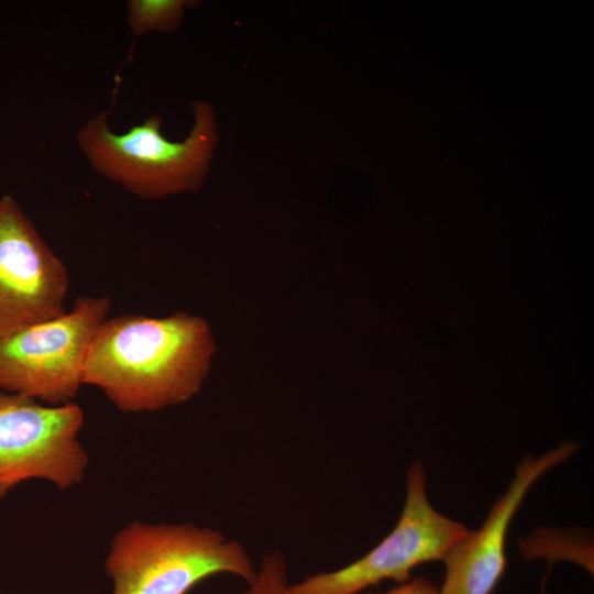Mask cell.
Returning <instances> with one entry per match:
<instances>
[{
    "mask_svg": "<svg viewBox=\"0 0 594 594\" xmlns=\"http://www.w3.org/2000/svg\"><path fill=\"white\" fill-rule=\"evenodd\" d=\"M189 1L184 0H129L127 22L135 36L148 32H172L183 19Z\"/></svg>",
    "mask_w": 594,
    "mask_h": 594,
    "instance_id": "9c48e42d",
    "label": "cell"
},
{
    "mask_svg": "<svg viewBox=\"0 0 594 594\" xmlns=\"http://www.w3.org/2000/svg\"><path fill=\"white\" fill-rule=\"evenodd\" d=\"M573 442L540 455H527L516 468L507 491L494 503L477 530H468L442 560L446 576L440 594H491L505 565V541L508 526L529 488L547 471L572 457Z\"/></svg>",
    "mask_w": 594,
    "mask_h": 594,
    "instance_id": "ba28073f",
    "label": "cell"
},
{
    "mask_svg": "<svg viewBox=\"0 0 594 594\" xmlns=\"http://www.w3.org/2000/svg\"><path fill=\"white\" fill-rule=\"evenodd\" d=\"M468 530L431 506L424 468L416 461L406 475V499L394 529L356 561L290 584L292 594H359L385 580L407 582L417 565L443 560Z\"/></svg>",
    "mask_w": 594,
    "mask_h": 594,
    "instance_id": "5b68a950",
    "label": "cell"
},
{
    "mask_svg": "<svg viewBox=\"0 0 594 594\" xmlns=\"http://www.w3.org/2000/svg\"><path fill=\"white\" fill-rule=\"evenodd\" d=\"M246 585L241 594H292L284 554L279 551L265 554Z\"/></svg>",
    "mask_w": 594,
    "mask_h": 594,
    "instance_id": "30bf717a",
    "label": "cell"
},
{
    "mask_svg": "<svg viewBox=\"0 0 594 594\" xmlns=\"http://www.w3.org/2000/svg\"><path fill=\"white\" fill-rule=\"evenodd\" d=\"M367 594H440L429 581L424 578H417L413 581L404 582L400 586L385 593H367Z\"/></svg>",
    "mask_w": 594,
    "mask_h": 594,
    "instance_id": "8fae6325",
    "label": "cell"
},
{
    "mask_svg": "<svg viewBox=\"0 0 594 594\" xmlns=\"http://www.w3.org/2000/svg\"><path fill=\"white\" fill-rule=\"evenodd\" d=\"M84 420L74 402L46 405L0 392V501L31 479L62 491L80 483L89 461L78 439Z\"/></svg>",
    "mask_w": 594,
    "mask_h": 594,
    "instance_id": "8992f818",
    "label": "cell"
},
{
    "mask_svg": "<svg viewBox=\"0 0 594 594\" xmlns=\"http://www.w3.org/2000/svg\"><path fill=\"white\" fill-rule=\"evenodd\" d=\"M106 572L112 594H187L202 581L255 573L245 547L209 527L133 521L113 537Z\"/></svg>",
    "mask_w": 594,
    "mask_h": 594,
    "instance_id": "3957f363",
    "label": "cell"
},
{
    "mask_svg": "<svg viewBox=\"0 0 594 594\" xmlns=\"http://www.w3.org/2000/svg\"><path fill=\"white\" fill-rule=\"evenodd\" d=\"M215 350L210 327L199 316L121 315L97 330L84 384L101 389L121 411L160 410L201 389Z\"/></svg>",
    "mask_w": 594,
    "mask_h": 594,
    "instance_id": "6da1fadb",
    "label": "cell"
},
{
    "mask_svg": "<svg viewBox=\"0 0 594 594\" xmlns=\"http://www.w3.org/2000/svg\"><path fill=\"white\" fill-rule=\"evenodd\" d=\"M65 265L11 196L0 199V337L65 312Z\"/></svg>",
    "mask_w": 594,
    "mask_h": 594,
    "instance_id": "52a82bcc",
    "label": "cell"
},
{
    "mask_svg": "<svg viewBox=\"0 0 594 594\" xmlns=\"http://www.w3.org/2000/svg\"><path fill=\"white\" fill-rule=\"evenodd\" d=\"M109 310V298L81 296L63 315L0 337V388L47 405L72 403Z\"/></svg>",
    "mask_w": 594,
    "mask_h": 594,
    "instance_id": "277c9868",
    "label": "cell"
},
{
    "mask_svg": "<svg viewBox=\"0 0 594 594\" xmlns=\"http://www.w3.org/2000/svg\"><path fill=\"white\" fill-rule=\"evenodd\" d=\"M194 124L184 141L162 133L158 116L146 118L128 132L109 128V110L88 119L77 131V144L98 174L143 199H161L197 190L209 169L218 142L215 113L196 101Z\"/></svg>",
    "mask_w": 594,
    "mask_h": 594,
    "instance_id": "7a4b0ae2",
    "label": "cell"
}]
</instances>
